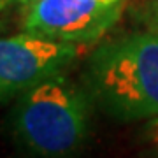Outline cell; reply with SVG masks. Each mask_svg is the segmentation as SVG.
<instances>
[{"mask_svg": "<svg viewBox=\"0 0 158 158\" xmlns=\"http://www.w3.org/2000/svg\"><path fill=\"white\" fill-rule=\"evenodd\" d=\"M86 90L123 121L158 116V34L135 32L97 46L86 63Z\"/></svg>", "mask_w": 158, "mask_h": 158, "instance_id": "1", "label": "cell"}, {"mask_svg": "<svg viewBox=\"0 0 158 158\" xmlns=\"http://www.w3.org/2000/svg\"><path fill=\"white\" fill-rule=\"evenodd\" d=\"M90 128V95L58 74L19 95L12 134L30 158L77 156Z\"/></svg>", "mask_w": 158, "mask_h": 158, "instance_id": "2", "label": "cell"}, {"mask_svg": "<svg viewBox=\"0 0 158 158\" xmlns=\"http://www.w3.org/2000/svg\"><path fill=\"white\" fill-rule=\"evenodd\" d=\"M125 0H34L23 14V30L74 44L100 40L121 16Z\"/></svg>", "mask_w": 158, "mask_h": 158, "instance_id": "3", "label": "cell"}, {"mask_svg": "<svg viewBox=\"0 0 158 158\" xmlns=\"http://www.w3.org/2000/svg\"><path fill=\"white\" fill-rule=\"evenodd\" d=\"M81 53V44L23 32L0 39V102L21 95L62 74Z\"/></svg>", "mask_w": 158, "mask_h": 158, "instance_id": "4", "label": "cell"}, {"mask_svg": "<svg viewBox=\"0 0 158 158\" xmlns=\"http://www.w3.org/2000/svg\"><path fill=\"white\" fill-rule=\"evenodd\" d=\"M141 19L149 32L158 34V0H146L141 9Z\"/></svg>", "mask_w": 158, "mask_h": 158, "instance_id": "5", "label": "cell"}, {"mask_svg": "<svg viewBox=\"0 0 158 158\" xmlns=\"http://www.w3.org/2000/svg\"><path fill=\"white\" fill-rule=\"evenodd\" d=\"M151 130H153V137H155V141L158 142V116L151 121Z\"/></svg>", "mask_w": 158, "mask_h": 158, "instance_id": "6", "label": "cell"}, {"mask_svg": "<svg viewBox=\"0 0 158 158\" xmlns=\"http://www.w3.org/2000/svg\"><path fill=\"white\" fill-rule=\"evenodd\" d=\"M7 2H23V4H30V2H34V0H7Z\"/></svg>", "mask_w": 158, "mask_h": 158, "instance_id": "7", "label": "cell"}, {"mask_svg": "<svg viewBox=\"0 0 158 158\" xmlns=\"http://www.w3.org/2000/svg\"><path fill=\"white\" fill-rule=\"evenodd\" d=\"M6 2H7V0H0V11L4 9V6H6Z\"/></svg>", "mask_w": 158, "mask_h": 158, "instance_id": "8", "label": "cell"}]
</instances>
